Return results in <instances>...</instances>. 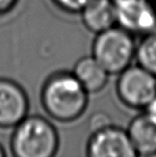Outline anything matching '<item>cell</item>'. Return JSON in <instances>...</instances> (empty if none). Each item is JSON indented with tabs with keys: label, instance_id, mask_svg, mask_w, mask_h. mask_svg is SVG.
Segmentation results:
<instances>
[{
	"label": "cell",
	"instance_id": "6da1fadb",
	"mask_svg": "<svg viewBox=\"0 0 156 157\" xmlns=\"http://www.w3.org/2000/svg\"><path fill=\"white\" fill-rule=\"evenodd\" d=\"M87 92L73 73H57L43 86L41 101L49 117L62 122L81 117L89 104Z\"/></svg>",
	"mask_w": 156,
	"mask_h": 157
},
{
	"label": "cell",
	"instance_id": "7a4b0ae2",
	"mask_svg": "<svg viewBox=\"0 0 156 157\" xmlns=\"http://www.w3.org/2000/svg\"><path fill=\"white\" fill-rule=\"evenodd\" d=\"M59 147L55 126L47 118L30 115L14 127L11 150L17 157H52Z\"/></svg>",
	"mask_w": 156,
	"mask_h": 157
},
{
	"label": "cell",
	"instance_id": "3957f363",
	"mask_svg": "<svg viewBox=\"0 0 156 157\" xmlns=\"http://www.w3.org/2000/svg\"><path fill=\"white\" fill-rule=\"evenodd\" d=\"M135 51L133 35L116 25L97 33L93 43L92 56L109 75H118L135 60Z\"/></svg>",
	"mask_w": 156,
	"mask_h": 157
},
{
	"label": "cell",
	"instance_id": "277c9868",
	"mask_svg": "<svg viewBox=\"0 0 156 157\" xmlns=\"http://www.w3.org/2000/svg\"><path fill=\"white\" fill-rule=\"evenodd\" d=\"M116 94L128 107L144 109L156 98V77L140 66H129L118 74Z\"/></svg>",
	"mask_w": 156,
	"mask_h": 157
},
{
	"label": "cell",
	"instance_id": "5b68a950",
	"mask_svg": "<svg viewBox=\"0 0 156 157\" xmlns=\"http://www.w3.org/2000/svg\"><path fill=\"white\" fill-rule=\"evenodd\" d=\"M116 26L132 35L156 32V6L151 0H112Z\"/></svg>",
	"mask_w": 156,
	"mask_h": 157
},
{
	"label": "cell",
	"instance_id": "8992f818",
	"mask_svg": "<svg viewBox=\"0 0 156 157\" xmlns=\"http://www.w3.org/2000/svg\"><path fill=\"white\" fill-rule=\"evenodd\" d=\"M91 157H134L137 156L127 130L108 124L93 131L87 145Z\"/></svg>",
	"mask_w": 156,
	"mask_h": 157
},
{
	"label": "cell",
	"instance_id": "52a82bcc",
	"mask_svg": "<svg viewBox=\"0 0 156 157\" xmlns=\"http://www.w3.org/2000/svg\"><path fill=\"white\" fill-rule=\"evenodd\" d=\"M29 101L15 82L0 78V127H15L27 117Z\"/></svg>",
	"mask_w": 156,
	"mask_h": 157
},
{
	"label": "cell",
	"instance_id": "ba28073f",
	"mask_svg": "<svg viewBox=\"0 0 156 157\" xmlns=\"http://www.w3.org/2000/svg\"><path fill=\"white\" fill-rule=\"evenodd\" d=\"M127 133L137 155H156V121L145 111L130 121Z\"/></svg>",
	"mask_w": 156,
	"mask_h": 157
},
{
	"label": "cell",
	"instance_id": "9c48e42d",
	"mask_svg": "<svg viewBox=\"0 0 156 157\" xmlns=\"http://www.w3.org/2000/svg\"><path fill=\"white\" fill-rule=\"evenodd\" d=\"M80 13L86 28L96 34L116 25L112 0H92Z\"/></svg>",
	"mask_w": 156,
	"mask_h": 157
},
{
	"label": "cell",
	"instance_id": "30bf717a",
	"mask_svg": "<svg viewBox=\"0 0 156 157\" xmlns=\"http://www.w3.org/2000/svg\"><path fill=\"white\" fill-rule=\"evenodd\" d=\"M72 73L89 94L101 90L108 84L109 77V73L93 56L78 61Z\"/></svg>",
	"mask_w": 156,
	"mask_h": 157
},
{
	"label": "cell",
	"instance_id": "8fae6325",
	"mask_svg": "<svg viewBox=\"0 0 156 157\" xmlns=\"http://www.w3.org/2000/svg\"><path fill=\"white\" fill-rule=\"evenodd\" d=\"M137 65L156 77V32L143 36L135 51Z\"/></svg>",
	"mask_w": 156,
	"mask_h": 157
},
{
	"label": "cell",
	"instance_id": "7c38bea8",
	"mask_svg": "<svg viewBox=\"0 0 156 157\" xmlns=\"http://www.w3.org/2000/svg\"><path fill=\"white\" fill-rule=\"evenodd\" d=\"M60 9L68 13H80L92 0H52Z\"/></svg>",
	"mask_w": 156,
	"mask_h": 157
},
{
	"label": "cell",
	"instance_id": "4fadbf2b",
	"mask_svg": "<svg viewBox=\"0 0 156 157\" xmlns=\"http://www.w3.org/2000/svg\"><path fill=\"white\" fill-rule=\"evenodd\" d=\"M108 124H110L108 117H106V115L102 114V113H98L97 115H94V117L92 118V124L91 125H92L93 131L102 128V127H105Z\"/></svg>",
	"mask_w": 156,
	"mask_h": 157
},
{
	"label": "cell",
	"instance_id": "5bb4252c",
	"mask_svg": "<svg viewBox=\"0 0 156 157\" xmlns=\"http://www.w3.org/2000/svg\"><path fill=\"white\" fill-rule=\"evenodd\" d=\"M18 0H0V15L7 14L16 6Z\"/></svg>",
	"mask_w": 156,
	"mask_h": 157
},
{
	"label": "cell",
	"instance_id": "9a60e30c",
	"mask_svg": "<svg viewBox=\"0 0 156 157\" xmlns=\"http://www.w3.org/2000/svg\"><path fill=\"white\" fill-rule=\"evenodd\" d=\"M144 111L149 115V117H151L156 121V98L145 107Z\"/></svg>",
	"mask_w": 156,
	"mask_h": 157
},
{
	"label": "cell",
	"instance_id": "2e32d148",
	"mask_svg": "<svg viewBox=\"0 0 156 157\" xmlns=\"http://www.w3.org/2000/svg\"><path fill=\"white\" fill-rule=\"evenodd\" d=\"M5 154H6V153H5V151H4L3 147L1 146V144H0V157H3Z\"/></svg>",
	"mask_w": 156,
	"mask_h": 157
},
{
	"label": "cell",
	"instance_id": "e0dca14e",
	"mask_svg": "<svg viewBox=\"0 0 156 157\" xmlns=\"http://www.w3.org/2000/svg\"><path fill=\"white\" fill-rule=\"evenodd\" d=\"M151 1H153V2H155V1H156V0H151Z\"/></svg>",
	"mask_w": 156,
	"mask_h": 157
}]
</instances>
